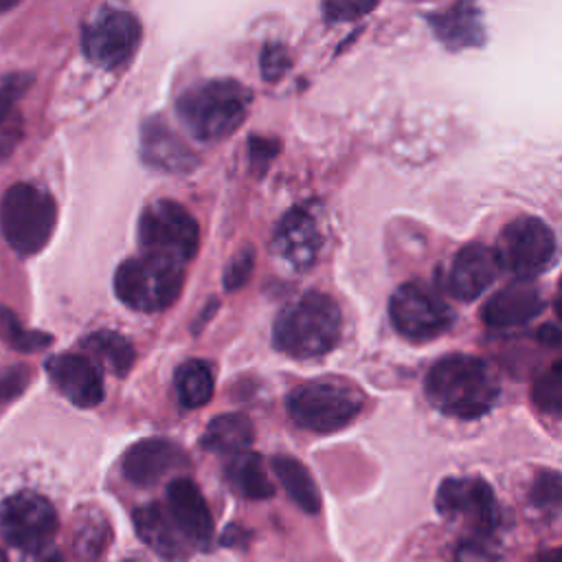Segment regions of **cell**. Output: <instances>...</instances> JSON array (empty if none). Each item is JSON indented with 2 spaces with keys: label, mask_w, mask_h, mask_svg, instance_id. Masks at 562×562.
<instances>
[{
  "label": "cell",
  "mask_w": 562,
  "mask_h": 562,
  "mask_svg": "<svg viewBox=\"0 0 562 562\" xmlns=\"http://www.w3.org/2000/svg\"><path fill=\"white\" fill-rule=\"evenodd\" d=\"M533 562H562V547H555V549L538 553Z\"/></svg>",
  "instance_id": "36"
},
{
  "label": "cell",
  "mask_w": 562,
  "mask_h": 562,
  "mask_svg": "<svg viewBox=\"0 0 562 562\" xmlns=\"http://www.w3.org/2000/svg\"><path fill=\"white\" fill-rule=\"evenodd\" d=\"M252 263H255V252H252V248L239 250V252L231 259V263L226 266V272H224V288H226V290H237V288H241V285L248 281L250 272H252Z\"/></svg>",
  "instance_id": "32"
},
{
  "label": "cell",
  "mask_w": 562,
  "mask_h": 562,
  "mask_svg": "<svg viewBox=\"0 0 562 562\" xmlns=\"http://www.w3.org/2000/svg\"><path fill=\"white\" fill-rule=\"evenodd\" d=\"M375 4H360V2H327L323 4V13L327 15V20L336 22V20H353L360 18L362 13L371 11Z\"/></svg>",
  "instance_id": "34"
},
{
  "label": "cell",
  "mask_w": 562,
  "mask_h": 562,
  "mask_svg": "<svg viewBox=\"0 0 562 562\" xmlns=\"http://www.w3.org/2000/svg\"><path fill=\"white\" fill-rule=\"evenodd\" d=\"M428 22L437 37L450 48L479 46L485 37L481 15L472 4H452L428 15Z\"/></svg>",
  "instance_id": "21"
},
{
  "label": "cell",
  "mask_w": 562,
  "mask_h": 562,
  "mask_svg": "<svg viewBox=\"0 0 562 562\" xmlns=\"http://www.w3.org/2000/svg\"><path fill=\"white\" fill-rule=\"evenodd\" d=\"M184 266L140 255L123 261L114 274V292L130 310L160 312L167 310L182 292Z\"/></svg>",
  "instance_id": "5"
},
{
  "label": "cell",
  "mask_w": 562,
  "mask_h": 562,
  "mask_svg": "<svg viewBox=\"0 0 562 562\" xmlns=\"http://www.w3.org/2000/svg\"><path fill=\"white\" fill-rule=\"evenodd\" d=\"M55 200L31 182L11 184L0 200V228L18 255L40 252L55 228Z\"/></svg>",
  "instance_id": "4"
},
{
  "label": "cell",
  "mask_w": 562,
  "mask_h": 562,
  "mask_svg": "<svg viewBox=\"0 0 562 562\" xmlns=\"http://www.w3.org/2000/svg\"><path fill=\"white\" fill-rule=\"evenodd\" d=\"M252 437H255V430L246 415L224 413L209 422L206 430L200 437V446L213 454L235 457L246 452Z\"/></svg>",
  "instance_id": "22"
},
{
  "label": "cell",
  "mask_w": 562,
  "mask_h": 562,
  "mask_svg": "<svg viewBox=\"0 0 562 562\" xmlns=\"http://www.w3.org/2000/svg\"><path fill=\"white\" fill-rule=\"evenodd\" d=\"M134 527L138 538L158 555L167 560H182L193 549L169 518L165 505L149 503L134 512Z\"/></svg>",
  "instance_id": "20"
},
{
  "label": "cell",
  "mask_w": 562,
  "mask_h": 562,
  "mask_svg": "<svg viewBox=\"0 0 562 562\" xmlns=\"http://www.w3.org/2000/svg\"><path fill=\"white\" fill-rule=\"evenodd\" d=\"M57 512L50 501L37 492H18L0 507L2 536L24 551H40L57 533Z\"/></svg>",
  "instance_id": "10"
},
{
  "label": "cell",
  "mask_w": 562,
  "mask_h": 562,
  "mask_svg": "<svg viewBox=\"0 0 562 562\" xmlns=\"http://www.w3.org/2000/svg\"><path fill=\"white\" fill-rule=\"evenodd\" d=\"M364 404V395L342 380H314L288 395L290 417L307 430L334 432L347 426Z\"/></svg>",
  "instance_id": "6"
},
{
  "label": "cell",
  "mask_w": 562,
  "mask_h": 562,
  "mask_svg": "<svg viewBox=\"0 0 562 562\" xmlns=\"http://www.w3.org/2000/svg\"><path fill=\"white\" fill-rule=\"evenodd\" d=\"M533 404L553 417H562V362H555L538 375L531 389Z\"/></svg>",
  "instance_id": "29"
},
{
  "label": "cell",
  "mask_w": 562,
  "mask_h": 562,
  "mask_svg": "<svg viewBox=\"0 0 562 562\" xmlns=\"http://www.w3.org/2000/svg\"><path fill=\"white\" fill-rule=\"evenodd\" d=\"M140 156L149 167L169 173H189L198 165L193 149L162 119H147L143 123Z\"/></svg>",
  "instance_id": "18"
},
{
  "label": "cell",
  "mask_w": 562,
  "mask_h": 562,
  "mask_svg": "<svg viewBox=\"0 0 562 562\" xmlns=\"http://www.w3.org/2000/svg\"><path fill=\"white\" fill-rule=\"evenodd\" d=\"M31 83L29 75L15 72L0 81V162L18 147L22 138V114L18 110V99L26 92Z\"/></svg>",
  "instance_id": "23"
},
{
  "label": "cell",
  "mask_w": 562,
  "mask_h": 562,
  "mask_svg": "<svg viewBox=\"0 0 562 562\" xmlns=\"http://www.w3.org/2000/svg\"><path fill=\"white\" fill-rule=\"evenodd\" d=\"M321 248V231L305 209L288 211L274 228L272 250L292 270H307Z\"/></svg>",
  "instance_id": "17"
},
{
  "label": "cell",
  "mask_w": 562,
  "mask_h": 562,
  "mask_svg": "<svg viewBox=\"0 0 562 562\" xmlns=\"http://www.w3.org/2000/svg\"><path fill=\"white\" fill-rule=\"evenodd\" d=\"M437 509L446 518L463 520L472 536H492L501 518L492 487L476 476L446 479L437 490Z\"/></svg>",
  "instance_id": "12"
},
{
  "label": "cell",
  "mask_w": 562,
  "mask_h": 562,
  "mask_svg": "<svg viewBox=\"0 0 562 562\" xmlns=\"http://www.w3.org/2000/svg\"><path fill=\"white\" fill-rule=\"evenodd\" d=\"M226 481L235 494L250 501L270 498L274 494V485L263 468V461L255 452H241L231 457L226 465Z\"/></svg>",
  "instance_id": "24"
},
{
  "label": "cell",
  "mask_w": 562,
  "mask_h": 562,
  "mask_svg": "<svg viewBox=\"0 0 562 562\" xmlns=\"http://www.w3.org/2000/svg\"><path fill=\"white\" fill-rule=\"evenodd\" d=\"M555 252L551 228L538 217H518L509 222L498 239V261L518 279L531 281L540 274Z\"/></svg>",
  "instance_id": "11"
},
{
  "label": "cell",
  "mask_w": 562,
  "mask_h": 562,
  "mask_svg": "<svg viewBox=\"0 0 562 562\" xmlns=\"http://www.w3.org/2000/svg\"><path fill=\"white\" fill-rule=\"evenodd\" d=\"M46 373L55 389L79 408H92L103 400L101 373L81 353H59L48 358Z\"/></svg>",
  "instance_id": "15"
},
{
  "label": "cell",
  "mask_w": 562,
  "mask_h": 562,
  "mask_svg": "<svg viewBox=\"0 0 562 562\" xmlns=\"http://www.w3.org/2000/svg\"><path fill=\"white\" fill-rule=\"evenodd\" d=\"M0 562H7V555H4V551L0 549Z\"/></svg>",
  "instance_id": "38"
},
{
  "label": "cell",
  "mask_w": 562,
  "mask_h": 562,
  "mask_svg": "<svg viewBox=\"0 0 562 562\" xmlns=\"http://www.w3.org/2000/svg\"><path fill=\"white\" fill-rule=\"evenodd\" d=\"M542 310V296L533 281L518 279L501 288L481 310L490 327H516L531 321Z\"/></svg>",
  "instance_id": "19"
},
{
  "label": "cell",
  "mask_w": 562,
  "mask_h": 562,
  "mask_svg": "<svg viewBox=\"0 0 562 562\" xmlns=\"http://www.w3.org/2000/svg\"><path fill=\"white\" fill-rule=\"evenodd\" d=\"M555 312L562 321V277H560V283H558V292H555Z\"/></svg>",
  "instance_id": "37"
},
{
  "label": "cell",
  "mask_w": 562,
  "mask_h": 562,
  "mask_svg": "<svg viewBox=\"0 0 562 562\" xmlns=\"http://www.w3.org/2000/svg\"><path fill=\"white\" fill-rule=\"evenodd\" d=\"M501 261L496 250L483 244H470L461 248L446 274V290L459 301H474L498 277Z\"/></svg>",
  "instance_id": "14"
},
{
  "label": "cell",
  "mask_w": 562,
  "mask_h": 562,
  "mask_svg": "<svg viewBox=\"0 0 562 562\" xmlns=\"http://www.w3.org/2000/svg\"><path fill=\"white\" fill-rule=\"evenodd\" d=\"M290 66V57L281 44H268L261 53V75L268 81L279 79Z\"/></svg>",
  "instance_id": "33"
},
{
  "label": "cell",
  "mask_w": 562,
  "mask_h": 562,
  "mask_svg": "<svg viewBox=\"0 0 562 562\" xmlns=\"http://www.w3.org/2000/svg\"><path fill=\"white\" fill-rule=\"evenodd\" d=\"M391 321L411 340H428L446 331L452 323L450 307L422 281L400 285L391 296Z\"/></svg>",
  "instance_id": "9"
},
{
  "label": "cell",
  "mask_w": 562,
  "mask_h": 562,
  "mask_svg": "<svg viewBox=\"0 0 562 562\" xmlns=\"http://www.w3.org/2000/svg\"><path fill=\"white\" fill-rule=\"evenodd\" d=\"M184 465H187V454L182 452V448L169 439H156V437L143 439L130 446L121 461L123 476L138 487H149L160 479H165L169 472Z\"/></svg>",
  "instance_id": "16"
},
{
  "label": "cell",
  "mask_w": 562,
  "mask_h": 562,
  "mask_svg": "<svg viewBox=\"0 0 562 562\" xmlns=\"http://www.w3.org/2000/svg\"><path fill=\"white\" fill-rule=\"evenodd\" d=\"M340 338V310L331 296L307 292L290 301L272 327L274 347L290 358H318Z\"/></svg>",
  "instance_id": "2"
},
{
  "label": "cell",
  "mask_w": 562,
  "mask_h": 562,
  "mask_svg": "<svg viewBox=\"0 0 562 562\" xmlns=\"http://www.w3.org/2000/svg\"><path fill=\"white\" fill-rule=\"evenodd\" d=\"M138 241L143 255L162 257L184 266L198 252L200 228L182 204L173 200H156L140 213Z\"/></svg>",
  "instance_id": "7"
},
{
  "label": "cell",
  "mask_w": 562,
  "mask_h": 562,
  "mask_svg": "<svg viewBox=\"0 0 562 562\" xmlns=\"http://www.w3.org/2000/svg\"><path fill=\"white\" fill-rule=\"evenodd\" d=\"M138 44L140 24L123 9H101L90 22H86L81 35L86 57L108 70L127 64Z\"/></svg>",
  "instance_id": "8"
},
{
  "label": "cell",
  "mask_w": 562,
  "mask_h": 562,
  "mask_svg": "<svg viewBox=\"0 0 562 562\" xmlns=\"http://www.w3.org/2000/svg\"><path fill=\"white\" fill-rule=\"evenodd\" d=\"M272 472L279 479L281 487L285 490V494L307 514H316L321 507V494L318 487L312 479V474L307 472V468L294 459V457H274L272 459Z\"/></svg>",
  "instance_id": "25"
},
{
  "label": "cell",
  "mask_w": 562,
  "mask_h": 562,
  "mask_svg": "<svg viewBox=\"0 0 562 562\" xmlns=\"http://www.w3.org/2000/svg\"><path fill=\"white\" fill-rule=\"evenodd\" d=\"M0 336L18 351H24V353H31V351H40L44 347L50 345V336L44 334V331H33V329H26L18 316L0 305Z\"/></svg>",
  "instance_id": "28"
},
{
  "label": "cell",
  "mask_w": 562,
  "mask_h": 562,
  "mask_svg": "<svg viewBox=\"0 0 562 562\" xmlns=\"http://www.w3.org/2000/svg\"><path fill=\"white\" fill-rule=\"evenodd\" d=\"M83 347L99 358L114 375H125L134 362V347L116 331H94L83 340Z\"/></svg>",
  "instance_id": "27"
},
{
  "label": "cell",
  "mask_w": 562,
  "mask_h": 562,
  "mask_svg": "<svg viewBox=\"0 0 562 562\" xmlns=\"http://www.w3.org/2000/svg\"><path fill=\"white\" fill-rule=\"evenodd\" d=\"M248 149H250V165H252V169H255L257 173H261V171L268 167V162L274 158V154H277V143L270 140V138H259V136H255V138H250Z\"/></svg>",
  "instance_id": "35"
},
{
  "label": "cell",
  "mask_w": 562,
  "mask_h": 562,
  "mask_svg": "<svg viewBox=\"0 0 562 562\" xmlns=\"http://www.w3.org/2000/svg\"><path fill=\"white\" fill-rule=\"evenodd\" d=\"M176 395L184 408H200L213 395V369L204 360H187L176 371Z\"/></svg>",
  "instance_id": "26"
},
{
  "label": "cell",
  "mask_w": 562,
  "mask_h": 562,
  "mask_svg": "<svg viewBox=\"0 0 562 562\" xmlns=\"http://www.w3.org/2000/svg\"><path fill=\"white\" fill-rule=\"evenodd\" d=\"M165 509L193 549L211 547L213 516L200 487L191 479L178 476L167 485Z\"/></svg>",
  "instance_id": "13"
},
{
  "label": "cell",
  "mask_w": 562,
  "mask_h": 562,
  "mask_svg": "<svg viewBox=\"0 0 562 562\" xmlns=\"http://www.w3.org/2000/svg\"><path fill=\"white\" fill-rule=\"evenodd\" d=\"M250 101L252 94L244 83L211 79L184 90L176 101V112L195 138L222 140L241 125Z\"/></svg>",
  "instance_id": "3"
},
{
  "label": "cell",
  "mask_w": 562,
  "mask_h": 562,
  "mask_svg": "<svg viewBox=\"0 0 562 562\" xmlns=\"http://www.w3.org/2000/svg\"><path fill=\"white\" fill-rule=\"evenodd\" d=\"M454 562H498V551L490 536H470L457 547Z\"/></svg>",
  "instance_id": "31"
},
{
  "label": "cell",
  "mask_w": 562,
  "mask_h": 562,
  "mask_svg": "<svg viewBox=\"0 0 562 562\" xmlns=\"http://www.w3.org/2000/svg\"><path fill=\"white\" fill-rule=\"evenodd\" d=\"M426 395L435 408L459 419L481 417L498 397V380L492 369L465 353L437 360L426 375Z\"/></svg>",
  "instance_id": "1"
},
{
  "label": "cell",
  "mask_w": 562,
  "mask_h": 562,
  "mask_svg": "<svg viewBox=\"0 0 562 562\" xmlns=\"http://www.w3.org/2000/svg\"><path fill=\"white\" fill-rule=\"evenodd\" d=\"M529 498L536 509L549 516H560L562 514V474L544 470L536 474L531 483Z\"/></svg>",
  "instance_id": "30"
}]
</instances>
